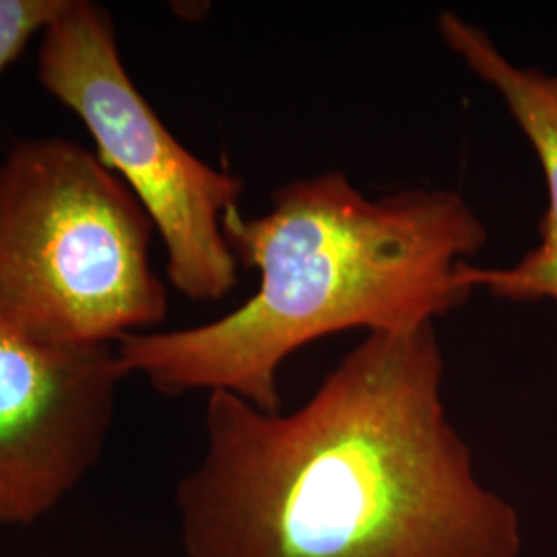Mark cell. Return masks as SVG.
<instances>
[{"label":"cell","mask_w":557,"mask_h":557,"mask_svg":"<svg viewBox=\"0 0 557 557\" xmlns=\"http://www.w3.org/2000/svg\"><path fill=\"white\" fill-rule=\"evenodd\" d=\"M126 376L116 345H52L0 324V524H36L98 465Z\"/></svg>","instance_id":"obj_5"},{"label":"cell","mask_w":557,"mask_h":557,"mask_svg":"<svg viewBox=\"0 0 557 557\" xmlns=\"http://www.w3.org/2000/svg\"><path fill=\"white\" fill-rule=\"evenodd\" d=\"M436 322L368 333L299 409L209 393L180 481L188 557H520L518 510L448 418Z\"/></svg>","instance_id":"obj_1"},{"label":"cell","mask_w":557,"mask_h":557,"mask_svg":"<svg viewBox=\"0 0 557 557\" xmlns=\"http://www.w3.org/2000/svg\"><path fill=\"white\" fill-rule=\"evenodd\" d=\"M156 225L73 139L15 143L0 163V324L52 345H116L168 319Z\"/></svg>","instance_id":"obj_3"},{"label":"cell","mask_w":557,"mask_h":557,"mask_svg":"<svg viewBox=\"0 0 557 557\" xmlns=\"http://www.w3.org/2000/svg\"><path fill=\"white\" fill-rule=\"evenodd\" d=\"M66 0H0V75L27 41L59 17Z\"/></svg>","instance_id":"obj_7"},{"label":"cell","mask_w":557,"mask_h":557,"mask_svg":"<svg viewBox=\"0 0 557 557\" xmlns=\"http://www.w3.org/2000/svg\"><path fill=\"white\" fill-rule=\"evenodd\" d=\"M223 236L259 287L207 324L116 343L126 374L168 397L227 391L281 411L277 374L298 349L341 331L405 333L457 310L462 267L487 227L457 190L407 188L368 199L343 172L292 180L269 213L223 215Z\"/></svg>","instance_id":"obj_2"},{"label":"cell","mask_w":557,"mask_h":557,"mask_svg":"<svg viewBox=\"0 0 557 557\" xmlns=\"http://www.w3.org/2000/svg\"><path fill=\"white\" fill-rule=\"evenodd\" d=\"M438 29L444 44L469 71L496 89L531 143L547 184L537 246L508 269H481L467 262L462 277L473 289L485 287L494 298L557 304V73L518 66L504 57L485 29L453 11L440 13Z\"/></svg>","instance_id":"obj_6"},{"label":"cell","mask_w":557,"mask_h":557,"mask_svg":"<svg viewBox=\"0 0 557 557\" xmlns=\"http://www.w3.org/2000/svg\"><path fill=\"white\" fill-rule=\"evenodd\" d=\"M38 79L94 137L98 160L139 199L165 244L168 278L193 301H220L238 285L223 215L244 182L190 153L126 73L112 15L66 0L41 32Z\"/></svg>","instance_id":"obj_4"}]
</instances>
